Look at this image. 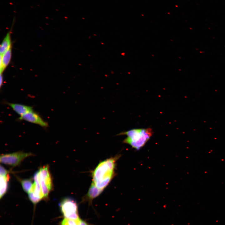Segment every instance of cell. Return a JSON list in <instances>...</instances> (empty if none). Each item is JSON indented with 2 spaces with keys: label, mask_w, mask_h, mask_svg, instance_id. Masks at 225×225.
Listing matches in <instances>:
<instances>
[{
  "label": "cell",
  "mask_w": 225,
  "mask_h": 225,
  "mask_svg": "<svg viewBox=\"0 0 225 225\" xmlns=\"http://www.w3.org/2000/svg\"><path fill=\"white\" fill-rule=\"evenodd\" d=\"M19 120L26 121L29 122L38 124L43 128H47L48 124L37 113L33 111L30 112L20 116Z\"/></svg>",
  "instance_id": "6"
},
{
  "label": "cell",
  "mask_w": 225,
  "mask_h": 225,
  "mask_svg": "<svg viewBox=\"0 0 225 225\" xmlns=\"http://www.w3.org/2000/svg\"><path fill=\"white\" fill-rule=\"evenodd\" d=\"M3 77L2 74H0V86L1 87L3 83Z\"/></svg>",
  "instance_id": "16"
},
{
  "label": "cell",
  "mask_w": 225,
  "mask_h": 225,
  "mask_svg": "<svg viewBox=\"0 0 225 225\" xmlns=\"http://www.w3.org/2000/svg\"><path fill=\"white\" fill-rule=\"evenodd\" d=\"M61 225H93L80 218L76 219L64 218L61 223Z\"/></svg>",
  "instance_id": "11"
},
{
  "label": "cell",
  "mask_w": 225,
  "mask_h": 225,
  "mask_svg": "<svg viewBox=\"0 0 225 225\" xmlns=\"http://www.w3.org/2000/svg\"><path fill=\"white\" fill-rule=\"evenodd\" d=\"M11 40L10 32L7 33L0 46V55H2L11 48Z\"/></svg>",
  "instance_id": "12"
},
{
  "label": "cell",
  "mask_w": 225,
  "mask_h": 225,
  "mask_svg": "<svg viewBox=\"0 0 225 225\" xmlns=\"http://www.w3.org/2000/svg\"><path fill=\"white\" fill-rule=\"evenodd\" d=\"M11 49L10 48L2 55H0V72L2 74L9 64L11 58Z\"/></svg>",
  "instance_id": "9"
},
{
  "label": "cell",
  "mask_w": 225,
  "mask_h": 225,
  "mask_svg": "<svg viewBox=\"0 0 225 225\" xmlns=\"http://www.w3.org/2000/svg\"><path fill=\"white\" fill-rule=\"evenodd\" d=\"M28 194L29 198L31 202L34 204H36L41 200V199L35 196L31 192H29Z\"/></svg>",
  "instance_id": "14"
},
{
  "label": "cell",
  "mask_w": 225,
  "mask_h": 225,
  "mask_svg": "<svg viewBox=\"0 0 225 225\" xmlns=\"http://www.w3.org/2000/svg\"><path fill=\"white\" fill-rule=\"evenodd\" d=\"M120 156L117 155L99 163L92 173V182L102 190L109 184L115 175L117 161Z\"/></svg>",
  "instance_id": "1"
},
{
  "label": "cell",
  "mask_w": 225,
  "mask_h": 225,
  "mask_svg": "<svg viewBox=\"0 0 225 225\" xmlns=\"http://www.w3.org/2000/svg\"><path fill=\"white\" fill-rule=\"evenodd\" d=\"M33 155L31 152L19 151L12 153L2 154L0 157L1 163L12 167L18 165L26 158Z\"/></svg>",
  "instance_id": "5"
},
{
  "label": "cell",
  "mask_w": 225,
  "mask_h": 225,
  "mask_svg": "<svg viewBox=\"0 0 225 225\" xmlns=\"http://www.w3.org/2000/svg\"><path fill=\"white\" fill-rule=\"evenodd\" d=\"M22 188L26 193H28L31 189L33 183L31 179H19Z\"/></svg>",
  "instance_id": "13"
},
{
  "label": "cell",
  "mask_w": 225,
  "mask_h": 225,
  "mask_svg": "<svg viewBox=\"0 0 225 225\" xmlns=\"http://www.w3.org/2000/svg\"><path fill=\"white\" fill-rule=\"evenodd\" d=\"M153 132L151 128L134 129L121 132L118 135L127 136L123 143L130 145L137 150L142 148L152 136Z\"/></svg>",
  "instance_id": "2"
},
{
  "label": "cell",
  "mask_w": 225,
  "mask_h": 225,
  "mask_svg": "<svg viewBox=\"0 0 225 225\" xmlns=\"http://www.w3.org/2000/svg\"><path fill=\"white\" fill-rule=\"evenodd\" d=\"M9 178V174L6 176H0V199L3 197L7 191L8 188V182Z\"/></svg>",
  "instance_id": "10"
},
{
  "label": "cell",
  "mask_w": 225,
  "mask_h": 225,
  "mask_svg": "<svg viewBox=\"0 0 225 225\" xmlns=\"http://www.w3.org/2000/svg\"><path fill=\"white\" fill-rule=\"evenodd\" d=\"M7 104L17 114L21 116L33 111L32 107L18 103L7 102Z\"/></svg>",
  "instance_id": "8"
},
{
  "label": "cell",
  "mask_w": 225,
  "mask_h": 225,
  "mask_svg": "<svg viewBox=\"0 0 225 225\" xmlns=\"http://www.w3.org/2000/svg\"><path fill=\"white\" fill-rule=\"evenodd\" d=\"M9 171L6 170L3 166L0 165V175L2 176H6L8 175Z\"/></svg>",
  "instance_id": "15"
},
{
  "label": "cell",
  "mask_w": 225,
  "mask_h": 225,
  "mask_svg": "<svg viewBox=\"0 0 225 225\" xmlns=\"http://www.w3.org/2000/svg\"><path fill=\"white\" fill-rule=\"evenodd\" d=\"M103 190L99 189L92 183L87 194L82 198V202L91 204L92 200L98 197Z\"/></svg>",
  "instance_id": "7"
},
{
  "label": "cell",
  "mask_w": 225,
  "mask_h": 225,
  "mask_svg": "<svg viewBox=\"0 0 225 225\" xmlns=\"http://www.w3.org/2000/svg\"><path fill=\"white\" fill-rule=\"evenodd\" d=\"M39 176L42 192L44 199H47L53 188L52 181L48 165L40 168Z\"/></svg>",
  "instance_id": "4"
},
{
  "label": "cell",
  "mask_w": 225,
  "mask_h": 225,
  "mask_svg": "<svg viewBox=\"0 0 225 225\" xmlns=\"http://www.w3.org/2000/svg\"><path fill=\"white\" fill-rule=\"evenodd\" d=\"M59 206L65 218L76 219L80 218L78 204L72 198L68 197L63 198Z\"/></svg>",
  "instance_id": "3"
}]
</instances>
